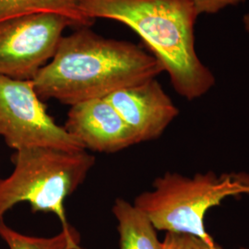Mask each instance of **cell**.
Returning <instances> with one entry per match:
<instances>
[{
	"label": "cell",
	"mask_w": 249,
	"mask_h": 249,
	"mask_svg": "<svg viewBox=\"0 0 249 249\" xmlns=\"http://www.w3.org/2000/svg\"><path fill=\"white\" fill-rule=\"evenodd\" d=\"M11 160L13 172L0 178V221L16 205L27 202L33 213H53L62 229H70L65 202L84 183L95 157L86 150L35 147L15 151Z\"/></svg>",
	"instance_id": "obj_3"
},
{
	"label": "cell",
	"mask_w": 249,
	"mask_h": 249,
	"mask_svg": "<svg viewBox=\"0 0 249 249\" xmlns=\"http://www.w3.org/2000/svg\"><path fill=\"white\" fill-rule=\"evenodd\" d=\"M73 21L56 13H34L0 21V76L33 80L55 54Z\"/></svg>",
	"instance_id": "obj_6"
},
{
	"label": "cell",
	"mask_w": 249,
	"mask_h": 249,
	"mask_svg": "<svg viewBox=\"0 0 249 249\" xmlns=\"http://www.w3.org/2000/svg\"><path fill=\"white\" fill-rule=\"evenodd\" d=\"M81 10L93 21L114 19L133 30L183 98H200L215 85L213 73L196 53L193 0H84Z\"/></svg>",
	"instance_id": "obj_2"
},
{
	"label": "cell",
	"mask_w": 249,
	"mask_h": 249,
	"mask_svg": "<svg viewBox=\"0 0 249 249\" xmlns=\"http://www.w3.org/2000/svg\"><path fill=\"white\" fill-rule=\"evenodd\" d=\"M249 194V174L213 171L186 177L166 172L156 178L152 189L144 191L134 205L147 215L157 231L193 234L212 241L205 227L209 210L226 197Z\"/></svg>",
	"instance_id": "obj_4"
},
{
	"label": "cell",
	"mask_w": 249,
	"mask_h": 249,
	"mask_svg": "<svg viewBox=\"0 0 249 249\" xmlns=\"http://www.w3.org/2000/svg\"><path fill=\"white\" fill-rule=\"evenodd\" d=\"M84 0H0V21L34 13H56L71 19L76 28L90 27L93 20L81 10Z\"/></svg>",
	"instance_id": "obj_10"
},
{
	"label": "cell",
	"mask_w": 249,
	"mask_h": 249,
	"mask_svg": "<svg viewBox=\"0 0 249 249\" xmlns=\"http://www.w3.org/2000/svg\"><path fill=\"white\" fill-rule=\"evenodd\" d=\"M112 212L117 221L120 249H162L156 228L134 203L118 197Z\"/></svg>",
	"instance_id": "obj_9"
},
{
	"label": "cell",
	"mask_w": 249,
	"mask_h": 249,
	"mask_svg": "<svg viewBox=\"0 0 249 249\" xmlns=\"http://www.w3.org/2000/svg\"><path fill=\"white\" fill-rule=\"evenodd\" d=\"M197 15L217 14L228 7H236L246 0H193Z\"/></svg>",
	"instance_id": "obj_13"
},
{
	"label": "cell",
	"mask_w": 249,
	"mask_h": 249,
	"mask_svg": "<svg viewBox=\"0 0 249 249\" xmlns=\"http://www.w3.org/2000/svg\"><path fill=\"white\" fill-rule=\"evenodd\" d=\"M65 129L85 150L115 153L140 143L107 99H91L71 107Z\"/></svg>",
	"instance_id": "obj_8"
},
{
	"label": "cell",
	"mask_w": 249,
	"mask_h": 249,
	"mask_svg": "<svg viewBox=\"0 0 249 249\" xmlns=\"http://www.w3.org/2000/svg\"><path fill=\"white\" fill-rule=\"evenodd\" d=\"M161 248L162 249H223L214 240H205L196 235L178 232H166L163 240L161 241Z\"/></svg>",
	"instance_id": "obj_12"
},
{
	"label": "cell",
	"mask_w": 249,
	"mask_h": 249,
	"mask_svg": "<svg viewBox=\"0 0 249 249\" xmlns=\"http://www.w3.org/2000/svg\"><path fill=\"white\" fill-rule=\"evenodd\" d=\"M0 137L14 151L35 147L85 150L48 114L33 80L4 76H0Z\"/></svg>",
	"instance_id": "obj_5"
},
{
	"label": "cell",
	"mask_w": 249,
	"mask_h": 249,
	"mask_svg": "<svg viewBox=\"0 0 249 249\" xmlns=\"http://www.w3.org/2000/svg\"><path fill=\"white\" fill-rule=\"evenodd\" d=\"M242 22H243V26L245 31L248 33V35L249 36V12L246 13L243 18H242Z\"/></svg>",
	"instance_id": "obj_14"
},
{
	"label": "cell",
	"mask_w": 249,
	"mask_h": 249,
	"mask_svg": "<svg viewBox=\"0 0 249 249\" xmlns=\"http://www.w3.org/2000/svg\"><path fill=\"white\" fill-rule=\"evenodd\" d=\"M105 99L133 130L140 143L158 140L179 115L178 107L156 79L116 90Z\"/></svg>",
	"instance_id": "obj_7"
},
{
	"label": "cell",
	"mask_w": 249,
	"mask_h": 249,
	"mask_svg": "<svg viewBox=\"0 0 249 249\" xmlns=\"http://www.w3.org/2000/svg\"><path fill=\"white\" fill-rule=\"evenodd\" d=\"M0 238L9 249H84L80 246V232L73 226L52 237H36L15 231L1 220Z\"/></svg>",
	"instance_id": "obj_11"
},
{
	"label": "cell",
	"mask_w": 249,
	"mask_h": 249,
	"mask_svg": "<svg viewBox=\"0 0 249 249\" xmlns=\"http://www.w3.org/2000/svg\"><path fill=\"white\" fill-rule=\"evenodd\" d=\"M160 63L139 45L107 39L89 27L63 36L53 58L33 80L40 99L74 106L156 79Z\"/></svg>",
	"instance_id": "obj_1"
}]
</instances>
